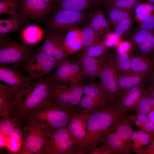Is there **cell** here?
<instances>
[{
    "instance_id": "obj_1",
    "label": "cell",
    "mask_w": 154,
    "mask_h": 154,
    "mask_svg": "<svg viewBox=\"0 0 154 154\" xmlns=\"http://www.w3.org/2000/svg\"><path fill=\"white\" fill-rule=\"evenodd\" d=\"M125 115L115 102L96 111L89 112L86 134L76 154H89L98 146L105 131L117 117Z\"/></svg>"
},
{
    "instance_id": "obj_2",
    "label": "cell",
    "mask_w": 154,
    "mask_h": 154,
    "mask_svg": "<svg viewBox=\"0 0 154 154\" xmlns=\"http://www.w3.org/2000/svg\"><path fill=\"white\" fill-rule=\"evenodd\" d=\"M76 113L51 100L29 114L25 121L26 123L36 125L52 131L66 126Z\"/></svg>"
},
{
    "instance_id": "obj_3",
    "label": "cell",
    "mask_w": 154,
    "mask_h": 154,
    "mask_svg": "<svg viewBox=\"0 0 154 154\" xmlns=\"http://www.w3.org/2000/svg\"><path fill=\"white\" fill-rule=\"evenodd\" d=\"M51 100V81L47 76L33 80L28 92L19 100L16 117L25 121L29 114Z\"/></svg>"
},
{
    "instance_id": "obj_4",
    "label": "cell",
    "mask_w": 154,
    "mask_h": 154,
    "mask_svg": "<svg viewBox=\"0 0 154 154\" xmlns=\"http://www.w3.org/2000/svg\"><path fill=\"white\" fill-rule=\"evenodd\" d=\"M33 46L0 37V64H11L19 69H22L34 52Z\"/></svg>"
},
{
    "instance_id": "obj_5",
    "label": "cell",
    "mask_w": 154,
    "mask_h": 154,
    "mask_svg": "<svg viewBox=\"0 0 154 154\" xmlns=\"http://www.w3.org/2000/svg\"><path fill=\"white\" fill-rule=\"evenodd\" d=\"M53 13L47 21L46 31L63 39L69 30L83 23L87 16L84 11L60 10Z\"/></svg>"
},
{
    "instance_id": "obj_6",
    "label": "cell",
    "mask_w": 154,
    "mask_h": 154,
    "mask_svg": "<svg viewBox=\"0 0 154 154\" xmlns=\"http://www.w3.org/2000/svg\"><path fill=\"white\" fill-rule=\"evenodd\" d=\"M78 148L66 126L52 131L45 154H76Z\"/></svg>"
},
{
    "instance_id": "obj_7",
    "label": "cell",
    "mask_w": 154,
    "mask_h": 154,
    "mask_svg": "<svg viewBox=\"0 0 154 154\" xmlns=\"http://www.w3.org/2000/svg\"><path fill=\"white\" fill-rule=\"evenodd\" d=\"M26 124L23 133L25 146L31 154H45L52 131L36 125Z\"/></svg>"
},
{
    "instance_id": "obj_8",
    "label": "cell",
    "mask_w": 154,
    "mask_h": 154,
    "mask_svg": "<svg viewBox=\"0 0 154 154\" xmlns=\"http://www.w3.org/2000/svg\"><path fill=\"white\" fill-rule=\"evenodd\" d=\"M59 63L52 56L35 51L22 68L33 80L42 78L50 74Z\"/></svg>"
},
{
    "instance_id": "obj_9",
    "label": "cell",
    "mask_w": 154,
    "mask_h": 154,
    "mask_svg": "<svg viewBox=\"0 0 154 154\" xmlns=\"http://www.w3.org/2000/svg\"><path fill=\"white\" fill-rule=\"evenodd\" d=\"M34 80L20 69L8 65L0 64V80L12 88L19 100L27 92Z\"/></svg>"
},
{
    "instance_id": "obj_10",
    "label": "cell",
    "mask_w": 154,
    "mask_h": 154,
    "mask_svg": "<svg viewBox=\"0 0 154 154\" xmlns=\"http://www.w3.org/2000/svg\"><path fill=\"white\" fill-rule=\"evenodd\" d=\"M117 72L114 57L109 56L103 60L98 77L111 104L115 101L119 91Z\"/></svg>"
},
{
    "instance_id": "obj_11",
    "label": "cell",
    "mask_w": 154,
    "mask_h": 154,
    "mask_svg": "<svg viewBox=\"0 0 154 154\" xmlns=\"http://www.w3.org/2000/svg\"><path fill=\"white\" fill-rule=\"evenodd\" d=\"M19 11L27 20L42 22L52 11V6L42 0H19Z\"/></svg>"
},
{
    "instance_id": "obj_12",
    "label": "cell",
    "mask_w": 154,
    "mask_h": 154,
    "mask_svg": "<svg viewBox=\"0 0 154 154\" xmlns=\"http://www.w3.org/2000/svg\"><path fill=\"white\" fill-rule=\"evenodd\" d=\"M143 86L119 91L115 102L122 113L125 114L127 112L134 110L145 90Z\"/></svg>"
},
{
    "instance_id": "obj_13",
    "label": "cell",
    "mask_w": 154,
    "mask_h": 154,
    "mask_svg": "<svg viewBox=\"0 0 154 154\" xmlns=\"http://www.w3.org/2000/svg\"><path fill=\"white\" fill-rule=\"evenodd\" d=\"M19 99L14 90L6 84L0 83V116L16 117Z\"/></svg>"
},
{
    "instance_id": "obj_14",
    "label": "cell",
    "mask_w": 154,
    "mask_h": 154,
    "mask_svg": "<svg viewBox=\"0 0 154 154\" xmlns=\"http://www.w3.org/2000/svg\"><path fill=\"white\" fill-rule=\"evenodd\" d=\"M100 145L108 146L113 151L114 154H131L133 151L132 145L108 128L101 136L98 146Z\"/></svg>"
},
{
    "instance_id": "obj_15",
    "label": "cell",
    "mask_w": 154,
    "mask_h": 154,
    "mask_svg": "<svg viewBox=\"0 0 154 154\" xmlns=\"http://www.w3.org/2000/svg\"><path fill=\"white\" fill-rule=\"evenodd\" d=\"M88 113V111L82 110L81 111L75 113L67 126L72 137L78 146V149L86 134Z\"/></svg>"
},
{
    "instance_id": "obj_16",
    "label": "cell",
    "mask_w": 154,
    "mask_h": 154,
    "mask_svg": "<svg viewBox=\"0 0 154 154\" xmlns=\"http://www.w3.org/2000/svg\"><path fill=\"white\" fill-rule=\"evenodd\" d=\"M79 63L83 76L90 81H94L98 75L103 60L81 53L79 56Z\"/></svg>"
},
{
    "instance_id": "obj_17",
    "label": "cell",
    "mask_w": 154,
    "mask_h": 154,
    "mask_svg": "<svg viewBox=\"0 0 154 154\" xmlns=\"http://www.w3.org/2000/svg\"><path fill=\"white\" fill-rule=\"evenodd\" d=\"M96 4L94 0H53L52 11L60 10L84 11L92 9Z\"/></svg>"
},
{
    "instance_id": "obj_18",
    "label": "cell",
    "mask_w": 154,
    "mask_h": 154,
    "mask_svg": "<svg viewBox=\"0 0 154 154\" xmlns=\"http://www.w3.org/2000/svg\"><path fill=\"white\" fill-rule=\"evenodd\" d=\"M108 128L119 134L126 142L133 146L131 136L134 130L128 116L125 115L118 117Z\"/></svg>"
},
{
    "instance_id": "obj_19",
    "label": "cell",
    "mask_w": 154,
    "mask_h": 154,
    "mask_svg": "<svg viewBox=\"0 0 154 154\" xmlns=\"http://www.w3.org/2000/svg\"><path fill=\"white\" fill-rule=\"evenodd\" d=\"M27 20L19 11L7 19H0V36L4 37L7 34L19 32L22 30Z\"/></svg>"
},
{
    "instance_id": "obj_20",
    "label": "cell",
    "mask_w": 154,
    "mask_h": 154,
    "mask_svg": "<svg viewBox=\"0 0 154 154\" xmlns=\"http://www.w3.org/2000/svg\"><path fill=\"white\" fill-rule=\"evenodd\" d=\"M148 79V74H139L131 72L118 73V83L119 91L143 85Z\"/></svg>"
},
{
    "instance_id": "obj_21",
    "label": "cell",
    "mask_w": 154,
    "mask_h": 154,
    "mask_svg": "<svg viewBox=\"0 0 154 154\" xmlns=\"http://www.w3.org/2000/svg\"><path fill=\"white\" fill-rule=\"evenodd\" d=\"M63 43L68 54H73L83 48L82 30L78 27L69 30L64 38Z\"/></svg>"
},
{
    "instance_id": "obj_22",
    "label": "cell",
    "mask_w": 154,
    "mask_h": 154,
    "mask_svg": "<svg viewBox=\"0 0 154 154\" xmlns=\"http://www.w3.org/2000/svg\"><path fill=\"white\" fill-rule=\"evenodd\" d=\"M154 67L152 60L147 56L139 54L131 55V72L139 74H148L153 70Z\"/></svg>"
},
{
    "instance_id": "obj_23",
    "label": "cell",
    "mask_w": 154,
    "mask_h": 154,
    "mask_svg": "<svg viewBox=\"0 0 154 154\" xmlns=\"http://www.w3.org/2000/svg\"><path fill=\"white\" fill-rule=\"evenodd\" d=\"M43 35V31L40 27L30 24L22 30L20 37L23 42L33 46L42 40Z\"/></svg>"
},
{
    "instance_id": "obj_24",
    "label": "cell",
    "mask_w": 154,
    "mask_h": 154,
    "mask_svg": "<svg viewBox=\"0 0 154 154\" xmlns=\"http://www.w3.org/2000/svg\"><path fill=\"white\" fill-rule=\"evenodd\" d=\"M71 61L67 59L59 64L55 72L52 75L47 76L49 80L55 83L69 84L71 81L70 66Z\"/></svg>"
},
{
    "instance_id": "obj_25",
    "label": "cell",
    "mask_w": 154,
    "mask_h": 154,
    "mask_svg": "<svg viewBox=\"0 0 154 154\" xmlns=\"http://www.w3.org/2000/svg\"><path fill=\"white\" fill-rule=\"evenodd\" d=\"M83 94L85 96L93 99L111 104L100 83H97L92 81L88 84H85Z\"/></svg>"
},
{
    "instance_id": "obj_26",
    "label": "cell",
    "mask_w": 154,
    "mask_h": 154,
    "mask_svg": "<svg viewBox=\"0 0 154 154\" xmlns=\"http://www.w3.org/2000/svg\"><path fill=\"white\" fill-rule=\"evenodd\" d=\"M23 121L10 116L1 117L0 121V130L3 135L11 136L17 129L21 127Z\"/></svg>"
},
{
    "instance_id": "obj_27",
    "label": "cell",
    "mask_w": 154,
    "mask_h": 154,
    "mask_svg": "<svg viewBox=\"0 0 154 154\" xmlns=\"http://www.w3.org/2000/svg\"><path fill=\"white\" fill-rule=\"evenodd\" d=\"M92 27L102 37L110 31V25L102 12L99 11L92 16L90 24Z\"/></svg>"
},
{
    "instance_id": "obj_28",
    "label": "cell",
    "mask_w": 154,
    "mask_h": 154,
    "mask_svg": "<svg viewBox=\"0 0 154 154\" xmlns=\"http://www.w3.org/2000/svg\"><path fill=\"white\" fill-rule=\"evenodd\" d=\"M133 12L119 8H109L107 11L108 21L110 26L113 28L122 20L134 15Z\"/></svg>"
},
{
    "instance_id": "obj_29",
    "label": "cell",
    "mask_w": 154,
    "mask_h": 154,
    "mask_svg": "<svg viewBox=\"0 0 154 154\" xmlns=\"http://www.w3.org/2000/svg\"><path fill=\"white\" fill-rule=\"evenodd\" d=\"M83 48L84 50L90 46L102 40V36L95 31L90 24L85 25L82 29Z\"/></svg>"
},
{
    "instance_id": "obj_30",
    "label": "cell",
    "mask_w": 154,
    "mask_h": 154,
    "mask_svg": "<svg viewBox=\"0 0 154 154\" xmlns=\"http://www.w3.org/2000/svg\"><path fill=\"white\" fill-rule=\"evenodd\" d=\"M138 54L154 57V32L149 31L144 38L135 47Z\"/></svg>"
},
{
    "instance_id": "obj_31",
    "label": "cell",
    "mask_w": 154,
    "mask_h": 154,
    "mask_svg": "<svg viewBox=\"0 0 154 154\" xmlns=\"http://www.w3.org/2000/svg\"><path fill=\"white\" fill-rule=\"evenodd\" d=\"M145 0H112L103 3V6L109 8L116 7L134 11L137 7Z\"/></svg>"
},
{
    "instance_id": "obj_32",
    "label": "cell",
    "mask_w": 154,
    "mask_h": 154,
    "mask_svg": "<svg viewBox=\"0 0 154 154\" xmlns=\"http://www.w3.org/2000/svg\"><path fill=\"white\" fill-rule=\"evenodd\" d=\"M63 38L55 35L47 34L44 43L35 50L53 57L54 50L58 42Z\"/></svg>"
},
{
    "instance_id": "obj_33",
    "label": "cell",
    "mask_w": 154,
    "mask_h": 154,
    "mask_svg": "<svg viewBox=\"0 0 154 154\" xmlns=\"http://www.w3.org/2000/svg\"><path fill=\"white\" fill-rule=\"evenodd\" d=\"M110 104L104 102L94 99L86 96L82 97L80 102L81 109L86 110L90 112L96 111Z\"/></svg>"
},
{
    "instance_id": "obj_34",
    "label": "cell",
    "mask_w": 154,
    "mask_h": 154,
    "mask_svg": "<svg viewBox=\"0 0 154 154\" xmlns=\"http://www.w3.org/2000/svg\"><path fill=\"white\" fill-rule=\"evenodd\" d=\"M131 55L128 53H117L114 57L116 66L118 73L131 72Z\"/></svg>"
},
{
    "instance_id": "obj_35",
    "label": "cell",
    "mask_w": 154,
    "mask_h": 154,
    "mask_svg": "<svg viewBox=\"0 0 154 154\" xmlns=\"http://www.w3.org/2000/svg\"><path fill=\"white\" fill-rule=\"evenodd\" d=\"M19 0H0V15H13L19 10Z\"/></svg>"
},
{
    "instance_id": "obj_36",
    "label": "cell",
    "mask_w": 154,
    "mask_h": 154,
    "mask_svg": "<svg viewBox=\"0 0 154 154\" xmlns=\"http://www.w3.org/2000/svg\"><path fill=\"white\" fill-rule=\"evenodd\" d=\"M135 20L134 15L123 19L113 28V32L121 38L128 32Z\"/></svg>"
},
{
    "instance_id": "obj_37",
    "label": "cell",
    "mask_w": 154,
    "mask_h": 154,
    "mask_svg": "<svg viewBox=\"0 0 154 154\" xmlns=\"http://www.w3.org/2000/svg\"><path fill=\"white\" fill-rule=\"evenodd\" d=\"M107 48L103 41L101 40L90 46L82 53L90 56L98 58L106 53Z\"/></svg>"
},
{
    "instance_id": "obj_38",
    "label": "cell",
    "mask_w": 154,
    "mask_h": 154,
    "mask_svg": "<svg viewBox=\"0 0 154 154\" xmlns=\"http://www.w3.org/2000/svg\"><path fill=\"white\" fill-rule=\"evenodd\" d=\"M133 149H139L151 143L149 135L147 133L140 130L138 131L137 139L133 141Z\"/></svg>"
},
{
    "instance_id": "obj_39",
    "label": "cell",
    "mask_w": 154,
    "mask_h": 154,
    "mask_svg": "<svg viewBox=\"0 0 154 154\" xmlns=\"http://www.w3.org/2000/svg\"><path fill=\"white\" fill-rule=\"evenodd\" d=\"M63 39L58 42L53 53V57L60 64L68 59V54L64 46Z\"/></svg>"
},
{
    "instance_id": "obj_40",
    "label": "cell",
    "mask_w": 154,
    "mask_h": 154,
    "mask_svg": "<svg viewBox=\"0 0 154 154\" xmlns=\"http://www.w3.org/2000/svg\"><path fill=\"white\" fill-rule=\"evenodd\" d=\"M121 38L113 32H107L104 36L103 43L107 48L116 46L120 41Z\"/></svg>"
},
{
    "instance_id": "obj_41",
    "label": "cell",
    "mask_w": 154,
    "mask_h": 154,
    "mask_svg": "<svg viewBox=\"0 0 154 154\" xmlns=\"http://www.w3.org/2000/svg\"><path fill=\"white\" fill-rule=\"evenodd\" d=\"M139 30L154 32V15L147 17L137 25L135 30Z\"/></svg>"
},
{
    "instance_id": "obj_42",
    "label": "cell",
    "mask_w": 154,
    "mask_h": 154,
    "mask_svg": "<svg viewBox=\"0 0 154 154\" xmlns=\"http://www.w3.org/2000/svg\"><path fill=\"white\" fill-rule=\"evenodd\" d=\"M89 154H114V153L108 146L104 145H100L95 147Z\"/></svg>"
},
{
    "instance_id": "obj_43",
    "label": "cell",
    "mask_w": 154,
    "mask_h": 154,
    "mask_svg": "<svg viewBox=\"0 0 154 154\" xmlns=\"http://www.w3.org/2000/svg\"><path fill=\"white\" fill-rule=\"evenodd\" d=\"M8 147L9 149L13 152H17L20 149L21 143L23 140H20L11 137H10Z\"/></svg>"
},
{
    "instance_id": "obj_44",
    "label": "cell",
    "mask_w": 154,
    "mask_h": 154,
    "mask_svg": "<svg viewBox=\"0 0 154 154\" xmlns=\"http://www.w3.org/2000/svg\"><path fill=\"white\" fill-rule=\"evenodd\" d=\"M133 151L137 154H154V139L150 144L140 149H134Z\"/></svg>"
},
{
    "instance_id": "obj_45",
    "label": "cell",
    "mask_w": 154,
    "mask_h": 154,
    "mask_svg": "<svg viewBox=\"0 0 154 154\" xmlns=\"http://www.w3.org/2000/svg\"><path fill=\"white\" fill-rule=\"evenodd\" d=\"M131 45V42L128 41H120L116 46L117 53H128Z\"/></svg>"
},
{
    "instance_id": "obj_46",
    "label": "cell",
    "mask_w": 154,
    "mask_h": 154,
    "mask_svg": "<svg viewBox=\"0 0 154 154\" xmlns=\"http://www.w3.org/2000/svg\"><path fill=\"white\" fill-rule=\"evenodd\" d=\"M149 77L151 85L154 86V70H153L149 73Z\"/></svg>"
},
{
    "instance_id": "obj_47",
    "label": "cell",
    "mask_w": 154,
    "mask_h": 154,
    "mask_svg": "<svg viewBox=\"0 0 154 154\" xmlns=\"http://www.w3.org/2000/svg\"><path fill=\"white\" fill-rule=\"evenodd\" d=\"M149 119L154 123V109L147 114Z\"/></svg>"
},
{
    "instance_id": "obj_48",
    "label": "cell",
    "mask_w": 154,
    "mask_h": 154,
    "mask_svg": "<svg viewBox=\"0 0 154 154\" xmlns=\"http://www.w3.org/2000/svg\"><path fill=\"white\" fill-rule=\"evenodd\" d=\"M147 91L154 98V86L150 85Z\"/></svg>"
},
{
    "instance_id": "obj_49",
    "label": "cell",
    "mask_w": 154,
    "mask_h": 154,
    "mask_svg": "<svg viewBox=\"0 0 154 154\" xmlns=\"http://www.w3.org/2000/svg\"><path fill=\"white\" fill-rule=\"evenodd\" d=\"M110 0H94L96 4L100 3H103Z\"/></svg>"
},
{
    "instance_id": "obj_50",
    "label": "cell",
    "mask_w": 154,
    "mask_h": 154,
    "mask_svg": "<svg viewBox=\"0 0 154 154\" xmlns=\"http://www.w3.org/2000/svg\"><path fill=\"white\" fill-rule=\"evenodd\" d=\"M52 6L53 0H42Z\"/></svg>"
},
{
    "instance_id": "obj_51",
    "label": "cell",
    "mask_w": 154,
    "mask_h": 154,
    "mask_svg": "<svg viewBox=\"0 0 154 154\" xmlns=\"http://www.w3.org/2000/svg\"><path fill=\"white\" fill-rule=\"evenodd\" d=\"M147 2L150 3L154 5V0H145Z\"/></svg>"
},
{
    "instance_id": "obj_52",
    "label": "cell",
    "mask_w": 154,
    "mask_h": 154,
    "mask_svg": "<svg viewBox=\"0 0 154 154\" xmlns=\"http://www.w3.org/2000/svg\"><path fill=\"white\" fill-rule=\"evenodd\" d=\"M152 61H153V64H154V57H153V60H152Z\"/></svg>"
}]
</instances>
